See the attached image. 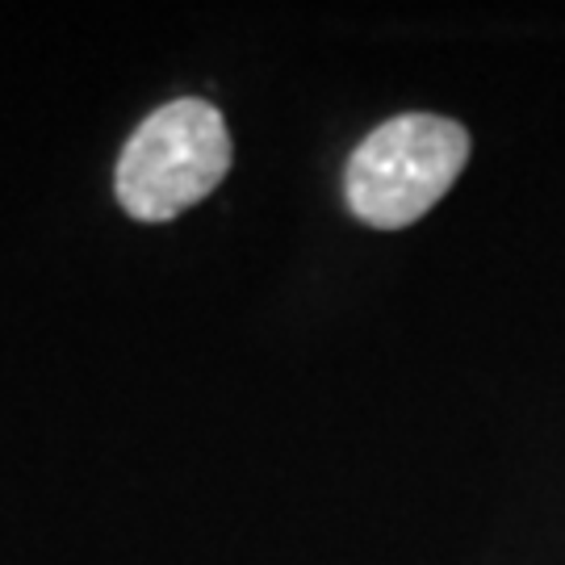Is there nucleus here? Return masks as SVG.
<instances>
[{"label":"nucleus","mask_w":565,"mask_h":565,"mask_svg":"<svg viewBox=\"0 0 565 565\" xmlns=\"http://www.w3.org/2000/svg\"><path fill=\"white\" fill-rule=\"evenodd\" d=\"M231 135L210 102L184 97L156 109L118 160V202L139 223H168L223 184Z\"/></svg>","instance_id":"obj_2"},{"label":"nucleus","mask_w":565,"mask_h":565,"mask_svg":"<svg viewBox=\"0 0 565 565\" xmlns=\"http://www.w3.org/2000/svg\"><path fill=\"white\" fill-rule=\"evenodd\" d=\"M469 160V135L452 118L403 114L352 151L343 193L361 223L377 231L419 223Z\"/></svg>","instance_id":"obj_1"}]
</instances>
